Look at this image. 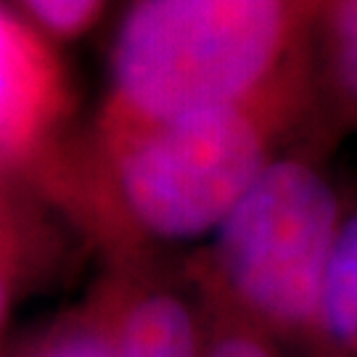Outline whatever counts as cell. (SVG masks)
Listing matches in <instances>:
<instances>
[{
  "label": "cell",
  "mask_w": 357,
  "mask_h": 357,
  "mask_svg": "<svg viewBox=\"0 0 357 357\" xmlns=\"http://www.w3.org/2000/svg\"><path fill=\"white\" fill-rule=\"evenodd\" d=\"M307 103V88L206 109L66 149L40 193L106 249L109 265L146 259L151 243L212 236Z\"/></svg>",
  "instance_id": "6da1fadb"
},
{
  "label": "cell",
  "mask_w": 357,
  "mask_h": 357,
  "mask_svg": "<svg viewBox=\"0 0 357 357\" xmlns=\"http://www.w3.org/2000/svg\"><path fill=\"white\" fill-rule=\"evenodd\" d=\"M310 26L299 0H135L116 32L93 132L307 88Z\"/></svg>",
  "instance_id": "7a4b0ae2"
},
{
  "label": "cell",
  "mask_w": 357,
  "mask_h": 357,
  "mask_svg": "<svg viewBox=\"0 0 357 357\" xmlns=\"http://www.w3.org/2000/svg\"><path fill=\"white\" fill-rule=\"evenodd\" d=\"M344 215L315 162L278 156L191 259L188 291L199 307L310 352Z\"/></svg>",
  "instance_id": "3957f363"
},
{
  "label": "cell",
  "mask_w": 357,
  "mask_h": 357,
  "mask_svg": "<svg viewBox=\"0 0 357 357\" xmlns=\"http://www.w3.org/2000/svg\"><path fill=\"white\" fill-rule=\"evenodd\" d=\"M75 96L51 38L0 0V175L38 188L66 153Z\"/></svg>",
  "instance_id": "277c9868"
},
{
  "label": "cell",
  "mask_w": 357,
  "mask_h": 357,
  "mask_svg": "<svg viewBox=\"0 0 357 357\" xmlns=\"http://www.w3.org/2000/svg\"><path fill=\"white\" fill-rule=\"evenodd\" d=\"M125 270L122 357H202V310L188 289L167 283L149 259Z\"/></svg>",
  "instance_id": "5b68a950"
},
{
  "label": "cell",
  "mask_w": 357,
  "mask_h": 357,
  "mask_svg": "<svg viewBox=\"0 0 357 357\" xmlns=\"http://www.w3.org/2000/svg\"><path fill=\"white\" fill-rule=\"evenodd\" d=\"M125 270L109 265L82 299L22 336L3 357H122Z\"/></svg>",
  "instance_id": "8992f818"
},
{
  "label": "cell",
  "mask_w": 357,
  "mask_h": 357,
  "mask_svg": "<svg viewBox=\"0 0 357 357\" xmlns=\"http://www.w3.org/2000/svg\"><path fill=\"white\" fill-rule=\"evenodd\" d=\"M43 199L32 183L0 175V349L16 305L53 265L56 236Z\"/></svg>",
  "instance_id": "52a82bcc"
},
{
  "label": "cell",
  "mask_w": 357,
  "mask_h": 357,
  "mask_svg": "<svg viewBox=\"0 0 357 357\" xmlns=\"http://www.w3.org/2000/svg\"><path fill=\"white\" fill-rule=\"evenodd\" d=\"M312 357H357V206H347L323 286Z\"/></svg>",
  "instance_id": "ba28073f"
},
{
  "label": "cell",
  "mask_w": 357,
  "mask_h": 357,
  "mask_svg": "<svg viewBox=\"0 0 357 357\" xmlns=\"http://www.w3.org/2000/svg\"><path fill=\"white\" fill-rule=\"evenodd\" d=\"M312 24L333 96L357 119V0H323Z\"/></svg>",
  "instance_id": "9c48e42d"
},
{
  "label": "cell",
  "mask_w": 357,
  "mask_h": 357,
  "mask_svg": "<svg viewBox=\"0 0 357 357\" xmlns=\"http://www.w3.org/2000/svg\"><path fill=\"white\" fill-rule=\"evenodd\" d=\"M202 310V357H286L278 342L222 312Z\"/></svg>",
  "instance_id": "30bf717a"
},
{
  "label": "cell",
  "mask_w": 357,
  "mask_h": 357,
  "mask_svg": "<svg viewBox=\"0 0 357 357\" xmlns=\"http://www.w3.org/2000/svg\"><path fill=\"white\" fill-rule=\"evenodd\" d=\"M26 19L59 40H75L98 22L106 0H19Z\"/></svg>",
  "instance_id": "8fae6325"
},
{
  "label": "cell",
  "mask_w": 357,
  "mask_h": 357,
  "mask_svg": "<svg viewBox=\"0 0 357 357\" xmlns=\"http://www.w3.org/2000/svg\"><path fill=\"white\" fill-rule=\"evenodd\" d=\"M299 3H302V8H305L312 19H315V13H318V8H320V3H323V0H299Z\"/></svg>",
  "instance_id": "7c38bea8"
},
{
  "label": "cell",
  "mask_w": 357,
  "mask_h": 357,
  "mask_svg": "<svg viewBox=\"0 0 357 357\" xmlns=\"http://www.w3.org/2000/svg\"><path fill=\"white\" fill-rule=\"evenodd\" d=\"M0 357H3V349H0Z\"/></svg>",
  "instance_id": "4fadbf2b"
}]
</instances>
